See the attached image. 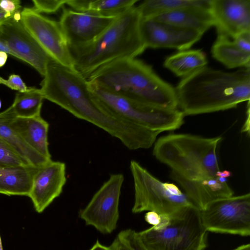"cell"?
Instances as JSON below:
<instances>
[{
	"mask_svg": "<svg viewBox=\"0 0 250 250\" xmlns=\"http://www.w3.org/2000/svg\"><path fill=\"white\" fill-rule=\"evenodd\" d=\"M207 63L204 52L192 49L180 51L167 57L164 66L176 76L184 78L206 66Z\"/></svg>",
	"mask_w": 250,
	"mask_h": 250,
	"instance_id": "obj_23",
	"label": "cell"
},
{
	"mask_svg": "<svg viewBox=\"0 0 250 250\" xmlns=\"http://www.w3.org/2000/svg\"><path fill=\"white\" fill-rule=\"evenodd\" d=\"M8 125L17 132L34 149L48 159H51L48 148L49 124L41 116L32 118H16L7 120Z\"/></svg>",
	"mask_w": 250,
	"mask_h": 250,
	"instance_id": "obj_18",
	"label": "cell"
},
{
	"mask_svg": "<svg viewBox=\"0 0 250 250\" xmlns=\"http://www.w3.org/2000/svg\"><path fill=\"white\" fill-rule=\"evenodd\" d=\"M118 16L106 17L63 8L59 22L69 48H76L92 42Z\"/></svg>",
	"mask_w": 250,
	"mask_h": 250,
	"instance_id": "obj_13",
	"label": "cell"
},
{
	"mask_svg": "<svg viewBox=\"0 0 250 250\" xmlns=\"http://www.w3.org/2000/svg\"><path fill=\"white\" fill-rule=\"evenodd\" d=\"M221 139L188 134H169L157 140L153 154L172 171L188 179L212 177L220 170L216 148Z\"/></svg>",
	"mask_w": 250,
	"mask_h": 250,
	"instance_id": "obj_5",
	"label": "cell"
},
{
	"mask_svg": "<svg viewBox=\"0 0 250 250\" xmlns=\"http://www.w3.org/2000/svg\"><path fill=\"white\" fill-rule=\"evenodd\" d=\"M0 250H3L0 236Z\"/></svg>",
	"mask_w": 250,
	"mask_h": 250,
	"instance_id": "obj_40",
	"label": "cell"
},
{
	"mask_svg": "<svg viewBox=\"0 0 250 250\" xmlns=\"http://www.w3.org/2000/svg\"><path fill=\"white\" fill-rule=\"evenodd\" d=\"M95 101L107 114L131 124L163 132L178 129L184 115L176 109H167L132 101L89 83Z\"/></svg>",
	"mask_w": 250,
	"mask_h": 250,
	"instance_id": "obj_7",
	"label": "cell"
},
{
	"mask_svg": "<svg viewBox=\"0 0 250 250\" xmlns=\"http://www.w3.org/2000/svg\"><path fill=\"white\" fill-rule=\"evenodd\" d=\"M150 18L159 22L194 30L202 34L214 23L210 9L197 7L179 9Z\"/></svg>",
	"mask_w": 250,
	"mask_h": 250,
	"instance_id": "obj_19",
	"label": "cell"
},
{
	"mask_svg": "<svg viewBox=\"0 0 250 250\" xmlns=\"http://www.w3.org/2000/svg\"><path fill=\"white\" fill-rule=\"evenodd\" d=\"M124 180L122 173L112 174L94 194L80 212V217L86 225L104 234L114 231L119 217V200Z\"/></svg>",
	"mask_w": 250,
	"mask_h": 250,
	"instance_id": "obj_10",
	"label": "cell"
},
{
	"mask_svg": "<svg viewBox=\"0 0 250 250\" xmlns=\"http://www.w3.org/2000/svg\"><path fill=\"white\" fill-rule=\"evenodd\" d=\"M130 169L134 188L133 213L151 211L166 215L193 205L176 185L162 182L137 161H130Z\"/></svg>",
	"mask_w": 250,
	"mask_h": 250,
	"instance_id": "obj_8",
	"label": "cell"
},
{
	"mask_svg": "<svg viewBox=\"0 0 250 250\" xmlns=\"http://www.w3.org/2000/svg\"><path fill=\"white\" fill-rule=\"evenodd\" d=\"M0 51H3L10 55L17 58L14 53L10 49L5 42L0 38Z\"/></svg>",
	"mask_w": 250,
	"mask_h": 250,
	"instance_id": "obj_34",
	"label": "cell"
},
{
	"mask_svg": "<svg viewBox=\"0 0 250 250\" xmlns=\"http://www.w3.org/2000/svg\"><path fill=\"white\" fill-rule=\"evenodd\" d=\"M110 247L112 250H146L140 241L137 232L131 229L121 231Z\"/></svg>",
	"mask_w": 250,
	"mask_h": 250,
	"instance_id": "obj_27",
	"label": "cell"
},
{
	"mask_svg": "<svg viewBox=\"0 0 250 250\" xmlns=\"http://www.w3.org/2000/svg\"><path fill=\"white\" fill-rule=\"evenodd\" d=\"M211 0H146L137 8L142 19L187 7H197L210 9Z\"/></svg>",
	"mask_w": 250,
	"mask_h": 250,
	"instance_id": "obj_26",
	"label": "cell"
},
{
	"mask_svg": "<svg viewBox=\"0 0 250 250\" xmlns=\"http://www.w3.org/2000/svg\"><path fill=\"white\" fill-rule=\"evenodd\" d=\"M28 166L29 165L0 136V167H17Z\"/></svg>",
	"mask_w": 250,
	"mask_h": 250,
	"instance_id": "obj_28",
	"label": "cell"
},
{
	"mask_svg": "<svg viewBox=\"0 0 250 250\" xmlns=\"http://www.w3.org/2000/svg\"><path fill=\"white\" fill-rule=\"evenodd\" d=\"M247 119L242 128V132H246L248 135L250 134V101L248 102V108L247 111Z\"/></svg>",
	"mask_w": 250,
	"mask_h": 250,
	"instance_id": "obj_33",
	"label": "cell"
},
{
	"mask_svg": "<svg viewBox=\"0 0 250 250\" xmlns=\"http://www.w3.org/2000/svg\"><path fill=\"white\" fill-rule=\"evenodd\" d=\"M21 17L26 30L52 59L62 65L74 67L68 44L59 21L42 16L33 8H24Z\"/></svg>",
	"mask_w": 250,
	"mask_h": 250,
	"instance_id": "obj_11",
	"label": "cell"
},
{
	"mask_svg": "<svg viewBox=\"0 0 250 250\" xmlns=\"http://www.w3.org/2000/svg\"><path fill=\"white\" fill-rule=\"evenodd\" d=\"M12 18L8 16L0 8V26L4 24L7 21Z\"/></svg>",
	"mask_w": 250,
	"mask_h": 250,
	"instance_id": "obj_36",
	"label": "cell"
},
{
	"mask_svg": "<svg viewBox=\"0 0 250 250\" xmlns=\"http://www.w3.org/2000/svg\"><path fill=\"white\" fill-rule=\"evenodd\" d=\"M1 101L0 100V109L1 108Z\"/></svg>",
	"mask_w": 250,
	"mask_h": 250,
	"instance_id": "obj_41",
	"label": "cell"
},
{
	"mask_svg": "<svg viewBox=\"0 0 250 250\" xmlns=\"http://www.w3.org/2000/svg\"><path fill=\"white\" fill-rule=\"evenodd\" d=\"M43 77L40 90L44 99L102 129L130 150L146 149L151 146L154 132L104 111L94 99L87 79L74 67L62 65L51 59Z\"/></svg>",
	"mask_w": 250,
	"mask_h": 250,
	"instance_id": "obj_1",
	"label": "cell"
},
{
	"mask_svg": "<svg viewBox=\"0 0 250 250\" xmlns=\"http://www.w3.org/2000/svg\"><path fill=\"white\" fill-rule=\"evenodd\" d=\"M21 12L0 26V38L21 60L44 76L46 65L52 59L26 30L21 21Z\"/></svg>",
	"mask_w": 250,
	"mask_h": 250,
	"instance_id": "obj_12",
	"label": "cell"
},
{
	"mask_svg": "<svg viewBox=\"0 0 250 250\" xmlns=\"http://www.w3.org/2000/svg\"><path fill=\"white\" fill-rule=\"evenodd\" d=\"M210 11L217 35L233 39L250 32V0H211Z\"/></svg>",
	"mask_w": 250,
	"mask_h": 250,
	"instance_id": "obj_16",
	"label": "cell"
},
{
	"mask_svg": "<svg viewBox=\"0 0 250 250\" xmlns=\"http://www.w3.org/2000/svg\"><path fill=\"white\" fill-rule=\"evenodd\" d=\"M233 250H250V244H247L242 245Z\"/></svg>",
	"mask_w": 250,
	"mask_h": 250,
	"instance_id": "obj_39",
	"label": "cell"
},
{
	"mask_svg": "<svg viewBox=\"0 0 250 250\" xmlns=\"http://www.w3.org/2000/svg\"><path fill=\"white\" fill-rule=\"evenodd\" d=\"M231 175L230 171L228 170H224L223 171H218L216 172L215 176L219 177L228 178Z\"/></svg>",
	"mask_w": 250,
	"mask_h": 250,
	"instance_id": "obj_38",
	"label": "cell"
},
{
	"mask_svg": "<svg viewBox=\"0 0 250 250\" xmlns=\"http://www.w3.org/2000/svg\"><path fill=\"white\" fill-rule=\"evenodd\" d=\"M43 99L40 89L30 87L26 92H18L12 104L0 114L10 121L16 118L41 116Z\"/></svg>",
	"mask_w": 250,
	"mask_h": 250,
	"instance_id": "obj_22",
	"label": "cell"
},
{
	"mask_svg": "<svg viewBox=\"0 0 250 250\" xmlns=\"http://www.w3.org/2000/svg\"><path fill=\"white\" fill-rule=\"evenodd\" d=\"M21 1L19 0H0V8L11 18L21 12Z\"/></svg>",
	"mask_w": 250,
	"mask_h": 250,
	"instance_id": "obj_31",
	"label": "cell"
},
{
	"mask_svg": "<svg viewBox=\"0 0 250 250\" xmlns=\"http://www.w3.org/2000/svg\"><path fill=\"white\" fill-rule=\"evenodd\" d=\"M160 218V214L154 211H148L145 215L146 222L152 226L156 225Z\"/></svg>",
	"mask_w": 250,
	"mask_h": 250,
	"instance_id": "obj_32",
	"label": "cell"
},
{
	"mask_svg": "<svg viewBox=\"0 0 250 250\" xmlns=\"http://www.w3.org/2000/svg\"><path fill=\"white\" fill-rule=\"evenodd\" d=\"M138 0H72L66 4L75 11L116 17L134 6Z\"/></svg>",
	"mask_w": 250,
	"mask_h": 250,
	"instance_id": "obj_24",
	"label": "cell"
},
{
	"mask_svg": "<svg viewBox=\"0 0 250 250\" xmlns=\"http://www.w3.org/2000/svg\"><path fill=\"white\" fill-rule=\"evenodd\" d=\"M171 177L181 185L187 197L200 210L213 201L232 196L233 194L226 178L214 176L189 180L173 171Z\"/></svg>",
	"mask_w": 250,
	"mask_h": 250,
	"instance_id": "obj_17",
	"label": "cell"
},
{
	"mask_svg": "<svg viewBox=\"0 0 250 250\" xmlns=\"http://www.w3.org/2000/svg\"><path fill=\"white\" fill-rule=\"evenodd\" d=\"M0 136L29 166L40 167L48 159L36 151L23 139L0 118Z\"/></svg>",
	"mask_w": 250,
	"mask_h": 250,
	"instance_id": "obj_25",
	"label": "cell"
},
{
	"mask_svg": "<svg viewBox=\"0 0 250 250\" xmlns=\"http://www.w3.org/2000/svg\"><path fill=\"white\" fill-rule=\"evenodd\" d=\"M207 231L247 236L250 235V194L213 201L200 210Z\"/></svg>",
	"mask_w": 250,
	"mask_h": 250,
	"instance_id": "obj_9",
	"label": "cell"
},
{
	"mask_svg": "<svg viewBox=\"0 0 250 250\" xmlns=\"http://www.w3.org/2000/svg\"><path fill=\"white\" fill-rule=\"evenodd\" d=\"M175 88L184 116L225 110L250 99V69L227 72L207 66L183 78Z\"/></svg>",
	"mask_w": 250,
	"mask_h": 250,
	"instance_id": "obj_2",
	"label": "cell"
},
{
	"mask_svg": "<svg viewBox=\"0 0 250 250\" xmlns=\"http://www.w3.org/2000/svg\"><path fill=\"white\" fill-rule=\"evenodd\" d=\"M89 83L138 103L167 109H177L175 88L152 67L134 58L118 60L100 67Z\"/></svg>",
	"mask_w": 250,
	"mask_h": 250,
	"instance_id": "obj_3",
	"label": "cell"
},
{
	"mask_svg": "<svg viewBox=\"0 0 250 250\" xmlns=\"http://www.w3.org/2000/svg\"><path fill=\"white\" fill-rule=\"evenodd\" d=\"M212 57L228 68L244 67L250 69V52L241 48L234 40L218 35L212 46Z\"/></svg>",
	"mask_w": 250,
	"mask_h": 250,
	"instance_id": "obj_21",
	"label": "cell"
},
{
	"mask_svg": "<svg viewBox=\"0 0 250 250\" xmlns=\"http://www.w3.org/2000/svg\"><path fill=\"white\" fill-rule=\"evenodd\" d=\"M140 32L146 48H169L179 51L188 50L203 35L152 18L142 19Z\"/></svg>",
	"mask_w": 250,
	"mask_h": 250,
	"instance_id": "obj_14",
	"label": "cell"
},
{
	"mask_svg": "<svg viewBox=\"0 0 250 250\" xmlns=\"http://www.w3.org/2000/svg\"><path fill=\"white\" fill-rule=\"evenodd\" d=\"M38 167H0V193L28 196L33 176Z\"/></svg>",
	"mask_w": 250,
	"mask_h": 250,
	"instance_id": "obj_20",
	"label": "cell"
},
{
	"mask_svg": "<svg viewBox=\"0 0 250 250\" xmlns=\"http://www.w3.org/2000/svg\"><path fill=\"white\" fill-rule=\"evenodd\" d=\"M142 19L137 7L133 6L119 15L92 42L69 48L75 69L87 79L105 64L141 54L146 49L140 32Z\"/></svg>",
	"mask_w": 250,
	"mask_h": 250,
	"instance_id": "obj_4",
	"label": "cell"
},
{
	"mask_svg": "<svg viewBox=\"0 0 250 250\" xmlns=\"http://www.w3.org/2000/svg\"><path fill=\"white\" fill-rule=\"evenodd\" d=\"M207 231L200 210L191 205L161 215L158 223L137 235L146 250H204Z\"/></svg>",
	"mask_w": 250,
	"mask_h": 250,
	"instance_id": "obj_6",
	"label": "cell"
},
{
	"mask_svg": "<svg viewBox=\"0 0 250 250\" xmlns=\"http://www.w3.org/2000/svg\"><path fill=\"white\" fill-rule=\"evenodd\" d=\"M66 182L65 163L51 160L39 167L28 195L36 210L42 212L60 195Z\"/></svg>",
	"mask_w": 250,
	"mask_h": 250,
	"instance_id": "obj_15",
	"label": "cell"
},
{
	"mask_svg": "<svg viewBox=\"0 0 250 250\" xmlns=\"http://www.w3.org/2000/svg\"><path fill=\"white\" fill-rule=\"evenodd\" d=\"M7 58V53L3 51H0V67L5 64Z\"/></svg>",
	"mask_w": 250,
	"mask_h": 250,
	"instance_id": "obj_37",
	"label": "cell"
},
{
	"mask_svg": "<svg viewBox=\"0 0 250 250\" xmlns=\"http://www.w3.org/2000/svg\"><path fill=\"white\" fill-rule=\"evenodd\" d=\"M65 0H33V9L40 13H53L56 12L66 4Z\"/></svg>",
	"mask_w": 250,
	"mask_h": 250,
	"instance_id": "obj_29",
	"label": "cell"
},
{
	"mask_svg": "<svg viewBox=\"0 0 250 250\" xmlns=\"http://www.w3.org/2000/svg\"><path fill=\"white\" fill-rule=\"evenodd\" d=\"M89 250H112L110 247H107L101 244L98 240Z\"/></svg>",
	"mask_w": 250,
	"mask_h": 250,
	"instance_id": "obj_35",
	"label": "cell"
},
{
	"mask_svg": "<svg viewBox=\"0 0 250 250\" xmlns=\"http://www.w3.org/2000/svg\"><path fill=\"white\" fill-rule=\"evenodd\" d=\"M0 84H4L19 92H26L30 88L26 85L20 76L16 74L11 75L7 80L0 76Z\"/></svg>",
	"mask_w": 250,
	"mask_h": 250,
	"instance_id": "obj_30",
	"label": "cell"
}]
</instances>
